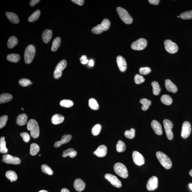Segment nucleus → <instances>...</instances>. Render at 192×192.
I'll list each match as a JSON object with an SVG mask.
<instances>
[{"label":"nucleus","mask_w":192,"mask_h":192,"mask_svg":"<svg viewBox=\"0 0 192 192\" xmlns=\"http://www.w3.org/2000/svg\"><path fill=\"white\" fill-rule=\"evenodd\" d=\"M27 129L30 131V134L32 138H37L40 135V130L39 125L35 119H32L29 121L27 124Z\"/></svg>","instance_id":"1"},{"label":"nucleus","mask_w":192,"mask_h":192,"mask_svg":"<svg viewBox=\"0 0 192 192\" xmlns=\"http://www.w3.org/2000/svg\"><path fill=\"white\" fill-rule=\"evenodd\" d=\"M156 156L161 165L165 169H171L172 166V162L170 158L162 152L158 151L156 153Z\"/></svg>","instance_id":"2"},{"label":"nucleus","mask_w":192,"mask_h":192,"mask_svg":"<svg viewBox=\"0 0 192 192\" xmlns=\"http://www.w3.org/2000/svg\"><path fill=\"white\" fill-rule=\"evenodd\" d=\"M36 53L35 46L32 44L27 46L26 49L24 58L26 63L29 64L31 63L34 59Z\"/></svg>","instance_id":"3"},{"label":"nucleus","mask_w":192,"mask_h":192,"mask_svg":"<svg viewBox=\"0 0 192 192\" xmlns=\"http://www.w3.org/2000/svg\"><path fill=\"white\" fill-rule=\"evenodd\" d=\"M114 169L116 173L120 177L123 178H126L128 177V169L124 164L121 163H116L114 165Z\"/></svg>","instance_id":"4"},{"label":"nucleus","mask_w":192,"mask_h":192,"mask_svg":"<svg viewBox=\"0 0 192 192\" xmlns=\"http://www.w3.org/2000/svg\"><path fill=\"white\" fill-rule=\"evenodd\" d=\"M116 10L120 18L124 23L127 24H130L133 23V18L125 9L120 7H119Z\"/></svg>","instance_id":"5"},{"label":"nucleus","mask_w":192,"mask_h":192,"mask_svg":"<svg viewBox=\"0 0 192 192\" xmlns=\"http://www.w3.org/2000/svg\"><path fill=\"white\" fill-rule=\"evenodd\" d=\"M67 62L66 60L63 59L58 63L56 67L54 73V78L56 79H59L62 75L63 70L66 67Z\"/></svg>","instance_id":"6"},{"label":"nucleus","mask_w":192,"mask_h":192,"mask_svg":"<svg viewBox=\"0 0 192 192\" xmlns=\"http://www.w3.org/2000/svg\"><path fill=\"white\" fill-rule=\"evenodd\" d=\"M163 123L168 139L172 140L173 138V133L171 129L173 127V124L172 122L168 119L164 120Z\"/></svg>","instance_id":"7"},{"label":"nucleus","mask_w":192,"mask_h":192,"mask_svg":"<svg viewBox=\"0 0 192 192\" xmlns=\"http://www.w3.org/2000/svg\"><path fill=\"white\" fill-rule=\"evenodd\" d=\"M147 41L145 39L140 38L132 44L131 47L135 50H142L146 47Z\"/></svg>","instance_id":"8"},{"label":"nucleus","mask_w":192,"mask_h":192,"mask_svg":"<svg viewBox=\"0 0 192 192\" xmlns=\"http://www.w3.org/2000/svg\"><path fill=\"white\" fill-rule=\"evenodd\" d=\"M164 44L165 49L167 52L171 54L177 52L178 47L175 43L171 40H167L164 41Z\"/></svg>","instance_id":"9"},{"label":"nucleus","mask_w":192,"mask_h":192,"mask_svg":"<svg viewBox=\"0 0 192 192\" xmlns=\"http://www.w3.org/2000/svg\"><path fill=\"white\" fill-rule=\"evenodd\" d=\"M191 128L189 122L186 121L183 123L182 127L181 136L184 139H186L191 134Z\"/></svg>","instance_id":"10"},{"label":"nucleus","mask_w":192,"mask_h":192,"mask_svg":"<svg viewBox=\"0 0 192 192\" xmlns=\"http://www.w3.org/2000/svg\"><path fill=\"white\" fill-rule=\"evenodd\" d=\"M3 160L6 164H10L18 165L21 163V160L18 157L7 154L3 156Z\"/></svg>","instance_id":"11"},{"label":"nucleus","mask_w":192,"mask_h":192,"mask_svg":"<svg viewBox=\"0 0 192 192\" xmlns=\"http://www.w3.org/2000/svg\"><path fill=\"white\" fill-rule=\"evenodd\" d=\"M105 178L110 182L113 186L118 188L121 187L122 186L121 181L116 176L110 174H107L105 176Z\"/></svg>","instance_id":"12"},{"label":"nucleus","mask_w":192,"mask_h":192,"mask_svg":"<svg viewBox=\"0 0 192 192\" xmlns=\"http://www.w3.org/2000/svg\"><path fill=\"white\" fill-rule=\"evenodd\" d=\"M158 186V180L155 176H153L149 179L147 184V188L149 191H153Z\"/></svg>","instance_id":"13"},{"label":"nucleus","mask_w":192,"mask_h":192,"mask_svg":"<svg viewBox=\"0 0 192 192\" xmlns=\"http://www.w3.org/2000/svg\"><path fill=\"white\" fill-rule=\"evenodd\" d=\"M133 158L134 162L137 165L141 166L145 163V159L143 155L136 151H133Z\"/></svg>","instance_id":"14"},{"label":"nucleus","mask_w":192,"mask_h":192,"mask_svg":"<svg viewBox=\"0 0 192 192\" xmlns=\"http://www.w3.org/2000/svg\"><path fill=\"white\" fill-rule=\"evenodd\" d=\"M116 61L120 71L123 72L125 71L127 67L125 59L123 57L119 56L116 58Z\"/></svg>","instance_id":"15"},{"label":"nucleus","mask_w":192,"mask_h":192,"mask_svg":"<svg viewBox=\"0 0 192 192\" xmlns=\"http://www.w3.org/2000/svg\"><path fill=\"white\" fill-rule=\"evenodd\" d=\"M107 153V148L105 145H102L98 147L97 150L94 151V155L99 157L105 156Z\"/></svg>","instance_id":"16"},{"label":"nucleus","mask_w":192,"mask_h":192,"mask_svg":"<svg viewBox=\"0 0 192 192\" xmlns=\"http://www.w3.org/2000/svg\"><path fill=\"white\" fill-rule=\"evenodd\" d=\"M73 186L76 191L80 192L85 190V184L83 180L78 178L75 180Z\"/></svg>","instance_id":"17"},{"label":"nucleus","mask_w":192,"mask_h":192,"mask_svg":"<svg viewBox=\"0 0 192 192\" xmlns=\"http://www.w3.org/2000/svg\"><path fill=\"white\" fill-rule=\"evenodd\" d=\"M72 136L71 135H64L62 137L61 140L59 141H57L54 144L55 148L60 147L63 144L68 143L71 140Z\"/></svg>","instance_id":"18"},{"label":"nucleus","mask_w":192,"mask_h":192,"mask_svg":"<svg viewBox=\"0 0 192 192\" xmlns=\"http://www.w3.org/2000/svg\"><path fill=\"white\" fill-rule=\"evenodd\" d=\"M151 126L155 133L158 135H162L163 131L162 126L160 123L155 120H153L151 123Z\"/></svg>","instance_id":"19"},{"label":"nucleus","mask_w":192,"mask_h":192,"mask_svg":"<svg viewBox=\"0 0 192 192\" xmlns=\"http://www.w3.org/2000/svg\"><path fill=\"white\" fill-rule=\"evenodd\" d=\"M52 36V32L51 30L46 29L43 32L42 38L43 42L47 44L50 42Z\"/></svg>","instance_id":"20"},{"label":"nucleus","mask_w":192,"mask_h":192,"mask_svg":"<svg viewBox=\"0 0 192 192\" xmlns=\"http://www.w3.org/2000/svg\"><path fill=\"white\" fill-rule=\"evenodd\" d=\"M165 87L166 89L169 92L176 93L178 91V88L176 85L170 80H167L165 81Z\"/></svg>","instance_id":"21"},{"label":"nucleus","mask_w":192,"mask_h":192,"mask_svg":"<svg viewBox=\"0 0 192 192\" xmlns=\"http://www.w3.org/2000/svg\"><path fill=\"white\" fill-rule=\"evenodd\" d=\"M27 119L28 117L26 114H23L19 115L16 118V123L19 126L24 125L27 123Z\"/></svg>","instance_id":"22"},{"label":"nucleus","mask_w":192,"mask_h":192,"mask_svg":"<svg viewBox=\"0 0 192 192\" xmlns=\"http://www.w3.org/2000/svg\"><path fill=\"white\" fill-rule=\"evenodd\" d=\"M6 15L11 23L14 24H17L19 23V17L16 14L14 13L9 12H6Z\"/></svg>","instance_id":"23"},{"label":"nucleus","mask_w":192,"mask_h":192,"mask_svg":"<svg viewBox=\"0 0 192 192\" xmlns=\"http://www.w3.org/2000/svg\"><path fill=\"white\" fill-rule=\"evenodd\" d=\"M77 153L74 149L70 148L64 151L62 154L63 157H66L69 156L71 158H74L76 156Z\"/></svg>","instance_id":"24"},{"label":"nucleus","mask_w":192,"mask_h":192,"mask_svg":"<svg viewBox=\"0 0 192 192\" xmlns=\"http://www.w3.org/2000/svg\"><path fill=\"white\" fill-rule=\"evenodd\" d=\"M64 117L62 115L56 114L53 116L51 121L53 124L57 125L62 123L64 121Z\"/></svg>","instance_id":"25"},{"label":"nucleus","mask_w":192,"mask_h":192,"mask_svg":"<svg viewBox=\"0 0 192 192\" xmlns=\"http://www.w3.org/2000/svg\"><path fill=\"white\" fill-rule=\"evenodd\" d=\"M13 96L9 94L4 93L0 96V103H5L9 102L13 99Z\"/></svg>","instance_id":"26"},{"label":"nucleus","mask_w":192,"mask_h":192,"mask_svg":"<svg viewBox=\"0 0 192 192\" xmlns=\"http://www.w3.org/2000/svg\"><path fill=\"white\" fill-rule=\"evenodd\" d=\"M140 102L142 105V109L143 111L147 110L151 104V101L146 98L140 99Z\"/></svg>","instance_id":"27"},{"label":"nucleus","mask_w":192,"mask_h":192,"mask_svg":"<svg viewBox=\"0 0 192 192\" xmlns=\"http://www.w3.org/2000/svg\"><path fill=\"white\" fill-rule=\"evenodd\" d=\"M18 39L14 36H12L9 39L7 43L8 47L9 49H12L18 44Z\"/></svg>","instance_id":"28"},{"label":"nucleus","mask_w":192,"mask_h":192,"mask_svg":"<svg viewBox=\"0 0 192 192\" xmlns=\"http://www.w3.org/2000/svg\"><path fill=\"white\" fill-rule=\"evenodd\" d=\"M61 43V38L60 37H57L53 40L51 50L53 52H55L59 47Z\"/></svg>","instance_id":"29"},{"label":"nucleus","mask_w":192,"mask_h":192,"mask_svg":"<svg viewBox=\"0 0 192 192\" xmlns=\"http://www.w3.org/2000/svg\"><path fill=\"white\" fill-rule=\"evenodd\" d=\"M6 177L11 181H16L18 179V176L16 173L12 171H9L6 173Z\"/></svg>","instance_id":"30"},{"label":"nucleus","mask_w":192,"mask_h":192,"mask_svg":"<svg viewBox=\"0 0 192 192\" xmlns=\"http://www.w3.org/2000/svg\"><path fill=\"white\" fill-rule=\"evenodd\" d=\"M160 100L163 104L169 105L172 103L173 99L169 95H163L161 97Z\"/></svg>","instance_id":"31"},{"label":"nucleus","mask_w":192,"mask_h":192,"mask_svg":"<svg viewBox=\"0 0 192 192\" xmlns=\"http://www.w3.org/2000/svg\"><path fill=\"white\" fill-rule=\"evenodd\" d=\"M153 87V92L154 95H158L161 91V89L158 83L156 81L153 82L151 83Z\"/></svg>","instance_id":"32"},{"label":"nucleus","mask_w":192,"mask_h":192,"mask_svg":"<svg viewBox=\"0 0 192 192\" xmlns=\"http://www.w3.org/2000/svg\"><path fill=\"white\" fill-rule=\"evenodd\" d=\"M4 137H1L0 139V152L2 153H6L8 152V149L6 147V142Z\"/></svg>","instance_id":"33"},{"label":"nucleus","mask_w":192,"mask_h":192,"mask_svg":"<svg viewBox=\"0 0 192 192\" xmlns=\"http://www.w3.org/2000/svg\"><path fill=\"white\" fill-rule=\"evenodd\" d=\"M8 60L12 62L17 63L20 61V57L19 55L17 54H11L7 56Z\"/></svg>","instance_id":"34"},{"label":"nucleus","mask_w":192,"mask_h":192,"mask_svg":"<svg viewBox=\"0 0 192 192\" xmlns=\"http://www.w3.org/2000/svg\"><path fill=\"white\" fill-rule=\"evenodd\" d=\"M40 150V147L37 144L33 143L30 145V155L34 156L37 155Z\"/></svg>","instance_id":"35"},{"label":"nucleus","mask_w":192,"mask_h":192,"mask_svg":"<svg viewBox=\"0 0 192 192\" xmlns=\"http://www.w3.org/2000/svg\"><path fill=\"white\" fill-rule=\"evenodd\" d=\"M41 12L40 10L36 11L32 15L29 17L28 21L30 22H34L38 19L40 17Z\"/></svg>","instance_id":"36"},{"label":"nucleus","mask_w":192,"mask_h":192,"mask_svg":"<svg viewBox=\"0 0 192 192\" xmlns=\"http://www.w3.org/2000/svg\"><path fill=\"white\" fill-rule=\"evenodd\" d=\"M89 106L91 109L94 110H97L99 108L98 103L94 98H91L89 100Z\"/></svg>","instance_id":"37"},{"label":"nucleus","mask_w":192,"mask_h":192,"mask_svg":"<svg viewBox=\"0 0 192 192\" xmlns=\"http://www.w3.org/2000/svg\"><path fill=\"white\" fill-rule=\"evenodd\" d=\"M116 149L117 151L120 153L125 151L126 149L125 144L121 140H119L116 145Z\"/></svg>","instance_id":"38"},{"label":"nucleus","mask_w":192,"mask_h":192,"mask_svg":"<svg viewBox=\"0 0 192 192\" xmlns=\"http://www.w3.org/2000/svg\"><path fill=\"white\" fill-rule=\"evenodd\" d=\"M104 31H105V30L101 24L93 27L92 30V33L96 34H100Z\"/></svg>","instance_id":"39"},{"label":"nucleus","mask_w":192,"mask_h":192,"mask_svg":"<svg viewBox=\"0 0 192 192\" xmlns=\"http://www.w3.org/2000/svg\"><path fill=\"white\" fill-rule=\"evenodd\" d=\"M73 102L69 100H63L61 101L60 105L61 107H71L73 105Z\"/></svg>","instance_id":"40"},{"label":"nucleus","mask_w":192,"mask_h":192,"mask_svg":"<svg viewBox=\"0 0 192 192\" xmlns=\"http://www.w3.org/2000/svg\"><path fill=\"white\" fill-rule=\"evenodd\" d=\"M136 130L133 128H132L130 130H127L125 132V136L128 139H132L134 138Z\"/></svg>","instance_id":"41"},{"label":"nucleus","mask_w":192,"mask_h":192,"mask_svg":"<svg viewBox=\"0 0 192 192\" xmlns=\"http://www.w3.org/2000/svg\"><path fill=\"white\" fill-rule=\"evenodd\" d=\"M41 169L43 172L49 175H52L53 174L52 170L46 164H43L41 167Z\"/></svg>","instance_id":"42"},{"label":"nucleus","mask_w":192,"mask_h":192,"mask_svg":"<svg viewBox=\"0 0 192 192\" xmlns=\"http://www.w3.org/2000/svg\"><path fill=\"white\" fill-rule=\"evenodd\" d=\"M180 17L184 20L192 19V10L181 13Z\"/></svg>","instance_id":"43"},{"label":"nucleus","mask_w":192,"mask_h":192,"mask_svg":"<svg viewBox=\"0 0 192 192\" xmlns=\"http://www.w3.org/2000/svg\"><path fill=\"white\" fill-rule=\"evenodd\" d=\"M102 126L100 124H97L93 127L92 130V134L94 136H97L100 133Z\"/></svg>","instance_id":"44"},{"label":"nucleus","mask_w":192,"mask_h":192,"mask_svg":"<svg viewBox=\"0 0 192 192\" xmlns=\"http://www.w3.org/2000/svg\"><path fill=\"white\" fill-rule=\"evenodd\" d=\"M19 85L22 87H25L31 85L32 82L30 80L27 79L23 78L20 80L19 82Z\"/></svg>","instance_id":"45"},{"label":"nucleus","mask_w":192,"mask_h":192,"mask_svg":"<svg viewBox=\"0 0 192 192\" xmlns=\"http://www.w3.org/2000/svg\"><path fill=\"white\" fill-rule=\"evenodd\" d=\"M134 80L135 83L137 85H139L145 81V79L142 75L137 74L135 75Z\"/></svg>","instance_id":"46"},{"label":"nucleus","mask_w":192,"mask_h":192,"mask_svg":"<svg viewBox=\"0 0 192 192\" xmlns=\"http://www.w3.org/2000/svg\"><path fill=\"white\" fill-rule=\"evenodd\" d=\"M101 24L104 27L105 31H107L109 29V27L110 26L111 23L108 19H106L102 20Z\"/></svg>","instance_id":"47"},{"label":"nucleus","mask_w":192,"mask_h":192,"mask_svg":"<svg viewBox=\"0 0 192 192\" xmlns=\"http://www.w3.org/2000/svg\"><path fill=\"white\" fill-rule=\"evenodd\" d=\"M8 120V116L7 115H3L0 118V128L1 129L6 126Z\"/></svg>","instance_id":"48"},{"label":"nucleus","mask_w":192,"mask_h":192,"mask_svg":"<svg viewBox=\"0 0 192 192\" xmlns=\"http://www.w3.org/2000/svg\"><path fill=\"white\" fill-rule=\"evenodd\" d=\"M151 71V70L148 67H141L139 69L140 73L142 75H148L150 72Z\"/></svg>","instance_id":"49"},{"label":"nucleus","mask_w":192,"mask_h":192,"mask_svg":"<svg viewBox=\"0 0 192 192\" xmlns=\"http://www.w3.org/2000/svg\"><path fill=\"white\" fill-rule=\"evenodd\" d=\"M20 136L23 138V140L26 143H27L30 139V137L29 135L27 133L25 132H23L20 133Z\"/></svg>","instance_id":"50"},{"label":"nucleus","mask_w":192,"mask_h":192,"mask_svg":"<svg viewBox=\"0 0 192 192\" xmlns=\"http://www.w3.org/2000/svg\"><path fill=\"white\" fill-rule=\"evenodd\" d=\"M71 1L80 6H82L85 3V1L83 0H72Z\"/></svg>","instance_id":"51"},{"label":"nucleus","mask_w":192,"mask_h":192,"mask_svg":"<svg viewBox=\"0 0 192 192\" xmlns=\"http://www.w3.org/2000/svg\"><path fill=\"white\" fill-rule=\"evenodd\" d=\"M40 0H32L30 1V6H33L40 2Z\"/></svg>","instance_id":"52"},{"label":"nucleus","mask_w":192,"mask_h":192,"mask_svg":"<svg viewBox=\"0 0 192 192\" xmlns=\"http://www.w3.org/2000/svg\"><path fill=\"white\" fill-rule=\"evenodd\" d=\"M148 1L151 4L158 5V4L160 1H159V0H149Z\"/></svg>","instance_id":"53"},{"label":"nucleus","mask_w":192,"mask_h":192,"mask_svg":"<svg viewBox=\"0 0 192 192\" xmlns=\"http://www.w3.org/2000/svg\"><path fill=\"white\" fill-rule=\"evenodd\" d=\"M80 62H81V63H82V64H87V63H88L89 62V60L88 59H84V60H82L80 61Z\"/></svg>","instance_id":"54"},{"label":"nucleus","mask_w":192,"mask_h":192,"mask_svg":"<svg viewBox=\"0 0 192 192\" xmlns=\"http://www.w3.org/2000/svg\"><path fill=\"white\" fill-rule=\"evenodd\" d=\"M89 65L91 67H92L94 66V62L93 60H90V61H89Z\"/></svg>","instance_id":"55"},{"label":"nucleus","mask_w":192,"mask_h":192,"mask_svg":"<svg viewBox=\"0 0 192 192\" xmlns=\"http://www.w3.org/2000/svg\"><path fill=\"white\" fill-rule=\"evenodd\" d=\"M61 192H70L69 190L66 188H63L61 190Z\"/></svg>","instance_id":"56"},{"label":"nucleus","mask_w":192,"mask_h":192,"mask_svg":"<svg viewBox=\"0 0 192 192\" xmlns=\"http://www.w3.org/2000/svg\"><path fill=\"white\" fill-rule=\"evenodd\" d=\"M87 59V56H86L85 55H83L80 58V61H81L82 60H84V59Z\"/></svg>","instance_id":"57"},{"label":"nucleus","mask_w":192,"mask_h":192,"mask_svg":"<svg viewBox=\"0 0 192 192\" xmlns=\"http://www.w3.org/2000/svg\"><path fill=\"white\" fill-rule=\"evenodd\" d=\"M39 192H49L47 191H46V190H42L39 191Z\"/></svg>","instance_id":"58"},{"label":"nucleus","mask_w":192,"mask_h":192,"mask_svg":"<svg viewBox=\"0 0 192 192\" xmlns=\"http://www.w3.org/2000/svg\"><path fill=\"white\" fill-rule=\"evenodd\" d=\"M189 173L190 175V176H192V169L191 170V171H190Z\"/></svg>","instance_id":"59"},{"label":"nucleus","mask_w":192,"mask_h":192,"mask_svg":"<svg viewBox=\"0 0 192 192\" xmlns=\"http://www.w3.org/2000/svg\"><path fill=\"white\" fill-rule=\"evenodd\" d=\"M189 187L192 190V184H189Z\"/></svg>","instance_id":"60"},{"label":"nucleus","mask_w":192,"mask_h":192,"mask_svg":"<svg viewBox=\"0 0 192 192\" xmlns=\"http://www.w3.org/2000/svg\"><path fill=\"white\" fill-rule=\"evenodd\" d=\"M21 109L22 110H24V109L23 108H22Z\"/></svg>","instance_id":"61"},{"label":"nucleus","mask_w":192,"mask_h":192,"mask_svg":"<svg viewBox=\"0 0 192 192\" xmlns=\"http://www.w3.org/2000/svg\"><path fill=\"white\" fill-rule=\"evenodd\" d=\"M178 18H179V17H180V16H178Z\"/></svg>","instance_id":"62"},{"label":"nucleus","mask_w":192,"mask_h":192,"mask_svg":"<svg viewBox=\"0 0 192 192\" xmlns=\"http://www.w3.org/2000/svg\"><path fill=\"white\" fill-rule=\"evenodd\" d=\"M39 156H41V155H39Z\"/></svg>","instance_id":"63"}]
</instances>
